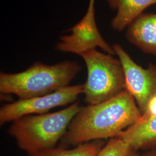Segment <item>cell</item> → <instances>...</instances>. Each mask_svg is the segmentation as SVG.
Listing matches in <instances>:
<instances>
[{
	"instance_id": "5b68a950",
	"label": "cell",
	"mask_w": 156,
	"mask_h": 156,
	"mask_svg": "<svg viewBox=\"0 0 156 156\" xmlns=\"http://www.w3.org/2000/svg\"><path fill=\"white\" fill-rule=\"evenodd\" d=\"M83 91L84 84H79L68 86L49 94L6 104L0 109V124L12 122L27 115L45 114L53 108L76 102Z\"/></svg>"
},
{
	"instance_id": "ba28073f",
	"label": "cell",
	"mask_w": 156,
	"mask_h": 156,
	"mask_svg": "<svg viewBox=\"0 0 156 156\" xmlns=\"http://www.w3.org/2000/svg\"><path fill=\"white\" fill-rule=\"evenodd\" d=\"M126 38L145 53L156 58V13H143L127 27Z\"/></svg>"
},
{
	"instance_id": "5bb4252c",
	"label": "cell",
	"mask_w": 156,
	"mask_h": 156,
	"mask_svg": "<svg viewBox=\"0 0 156 156\" xmlns=\"http://www.w3.org/2000/svg\"><path fill=\"white\" fill-rule=\"evenodd\" d=\"M140 156H156V148L147 151Z\"/></svg>"
},
{
	"instance_id": "6da1fadb",
	"label": "cell",
	"mask_w": 156,
	"mask_h": 156,
	"mask_svg": "<svg viewBox=\"0 0 156 156\" xmlns=\"http://www.w3.org/2000/svg\"><path fill=\"white\" fill-rule=\"evenodd\" d=\"M142 113L127 90L108 100L80 108L61 140L66 147L115 138L136 123Z\"/></svg>"
},
{
	"instance_id": "30bf717a",
	"label": "cell",
	"mask_w": 156,
	"mask_h": 156,
	"mask_svg": "<svg viewBox=\"0 0 156 156\" xmlns=\"http://www.w3.org/2000/svg\"><path fill=\"white\" fill-rule=\"evenodd\" d=\"M110 8L116 11L112 20V27L122 31L143 13L149 6L156 4V0H106Z\"/></svg>"
},
{
	"instance_id": "9c48e42d",
	"label": "cell",
	"mask_w": 156,
	"mask_h": 156,
	"mask_svg": "<svg viewBox=\"0 0 156 156\" xmlns=\"http://www.w3.org/2000/svg\"><path fill=\"white\" fill-rule=\"evenodd\" d=\"M116 137L123 140L136 151L156 148V116L144 117L141 115L136 123Z\"/></svg>"
},
{
	"instance_id": "8fae6325",
	"label": "cell",
	"mask_w": 156,
	"mask_h": 156,
	"mask_svg": "<svg viewBox=\"0 0 156 156\" xmlns=\"http://www.w3.org/2000/svg\"><path fill=\"white\" fill-rule=\"evenodd\" d=\"M104 145L102 140L84 143L71 149L60 145L57 147L41 151L28 156H97Z\"/></svg>"
},
{
	"instance_id": "3957f363",
	"label": "cell",
	"mask_w": 156,
	"mask_h": 156,
	"mask_svg": "<svg viewBox=\"0 0 156 156\" xmlns=\"http://www.w3.org/2000/svg\"><path fill=\"white\" fill-rule=\"evenodd\" d=\"M81 108L75 102L56 112L20 117L12 122L8 133L28 155L55 147Z\"/></svg>"
},
{
	"instance_id": "7c38bea8",
	"label": "cell",
	"mask_w": 156,
	"mask_h": 156,
	"mask_svg": "<svg viewBox=\"0 0 156 156\" xmlns=\"http://www.w3.org/2000/svg\"><path fill=\"white\" fill-rule=\"evenodd\" d=\"M97 156H140L138 151L123 140L112 138L101 149Z\"/></svg>"
},
{
	"instance_id": "277c9868",
	"label": "cell",
	"mask_w": 156,
	"mask_h": 156,
	"mask_svg": "<svg viewBox=\"0 0 156 156\" xmlns=\"http://www.w3.org/2000/svg\"><path fill=\"white\" fill-rule=\"evenodd\" d=\"M80 57L87 71L83 91L87 104H100L126 90L123 66L119 58L96 49L84 52Z\"/></svg>"
},
{
	"instance_id": "52a82bcc",
	"label": "cell",
	"mask_w": 156,
	"mask_h": 156,
	"mask_svg": "<svg viewBox=\"0 0 156 156\" xmlns=\"http://www.w3.org/2000/svg\"><path fill=\"white\" fill-rule=\"evenodd\" d=\"M68 31L71 34L62 36L55 45L57 51L80 56L84 52L100 48L105 53L116 55L112 46L109 45L101 35L96 21L82 18Z\"/></svg>"
},
{
	"instance_id": "4fadbf2b",
	"label": "cell",
	"mask_w": 156,
	"mask_h": 156,
	"mask_svg": "<svg viewBox=\"0 0 156 156\" xmlns=\"http://www.w3.org/2000/svg\"><path fill=\"white\" fill-rule=\"evenodd\" d=\"M144 117H151L156 116V95L151 98L145 112L142 114Z\"/></svg>"
},
{
	"instance_id": "7a4b0ae2",
	"label": "cell",
	"mask_w": 156,
	"mask_h": 156,
	"mask_svg": "<svg viewBox=\"0 0 156 156\" xmlns=\"http://www.w3.org/2000/svg\"><path fill=\"white\" fill-rule=\"evenodd\" d=\"M81 70L76 62L66 60L53 65L36 62L25 71L0 73V92L26 100L54 93L69 86Z\"/></svg>"
},
{
	"instance_id": "8992f818",
	"label": "cell",
	"mask_w": 156,
	"mask_h": 156,
	"mask_svg": "<svg viewBox=\"0 0 156 156\" xmlns=\"http://www.w3.org/2000/svg\"><path fill=\"white\" fill-rule=\"evenodd\" d=\"M112 47L123 66L126 90L142 114L151 98L156 95V66L150 64L144 68L134 62L121 45L114 44Z\"/></svg>"
}]
</instances>
